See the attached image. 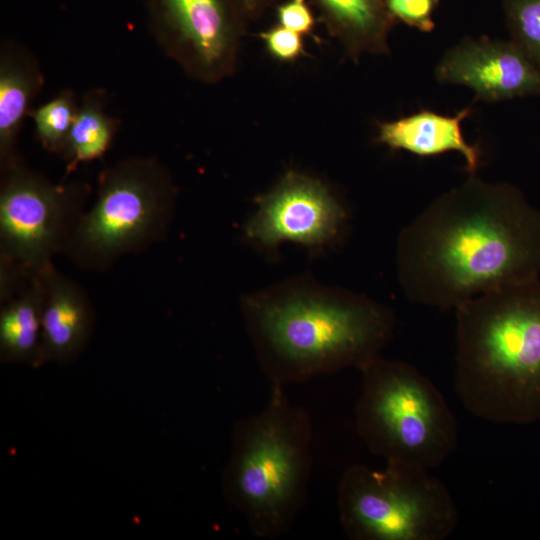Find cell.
<instances>
[{"instance_id": "obj_10", "label": "cell", "mask_w": 540, "mask_h": 540, "mask_svg": "<svg viewBox=\"0 0 540 540\" xmlns=\"http://www.w3.org/2000/svg\"><path fill=\"white\" fill-rule=\"evenodd\" d=\"M435 77L486 102L540 95V69L511 40L465 38L443 55Z\"/></svg>"}, {"instance_id": "obj_5", "label": "cell", "mask_w": 540, "mask_h": 540, "mask_svg": "<svg viewBox=\"0 0 540 540\" xmlns=\"http://www.w3.org/2000/svg\"><path fill=\"white\" fill-rule=\"evenodd\" d=\"M356 431L386 463L440 466L457 448V420L440 391L409 363L376 356L365 364Z\"/></svg>"}, {"instance_id": "obj_18", "label": "cell", "mask_w": 540, "mask_h": 540, "mask_svg": "<svg viewBox=\"0 0 540 540\" xmlns=\"http://www.w3.org/2000/svg\"><path fill=\"white\" fill-rule=\"evenodd\" d=\"M71 91H62L31 113L37 139L43 148L63 153L78 111Z\"/></svg>"}, {"instance_id": "obj_3", "label": "cell", "mask_w": 540, "mask_h": 540, "mask_svg": "<svg viewBox=\"0 0 540 540\" xmlns=\"http://www.w3.org/2000/svg\"><path fill=\"white\" fill-rule=\"evenodd\" d=\"M455 313V389L466 410L497 424L539 421L540 278L484 293Z\"/></svg>"}, {"instance_id": "obj_13", "label": "cell", "mask_w": 540, "mask_h": 540, "mask_svg": "<svg viewBox=\"0 0 540 540\" xmlns=\"http://www.w3.org/2000/svg\"><path fill=\"white\" fill-rule=\"evenodd\" d=\"M44 288L41 275L33 276L20 292L2 304L0 359L2 363L42 366V314Z\"/></svg>"}, {"instance_id": "obj_12", "label": "cell", "mask_w": 540, "mask_h": 540, "mask_svg": "<svg viewBox=\"0 0 540 540\" xmlns=\"http://www.w3.org/2000/svg\"><path fill=\"white\" fill-rule=\"evenodd\" d=\"M469 107L456 115L447 116L429 110H421L395 121L382 123L378 140L394 150H405L428 157L445 152H458L473 174L481 165L480 147L464 138L461 123L469 116Z\"/></svg>"}, {"instance_id": "obj_9", "label": "cell", "mask_w": 540, "mask_h": 540, "mask_svg": "<svg viewBox=\"0 0 540 540\" xmlns=\"http://www.w3.org/2000/svg\"><path fill=\"white\" fill-rule=\"evenodd\" d=\"M257 210L245 224L248 240L270 256L283 242L319 254L339 238L347 219L342 204L318 180L288 173L256 199Z\"/></svg>"}, {"instance_id": "obj_16", "label": "cell", "mask_w": 540, "mask_h": 540, "mask_svg": "<svg viewBox=\"0 0 540 540\" xmlns=\"http://www.w3.org/2000/svg\"><path fill=\"white\" fill-rule=\"evenodd\" d=\"M116 131L114 120L104 111L100 100L86 99L78 108L62 153L67 177L79 164L100 159L109 149Z\"/></svg>"}, {"instance_id": "obj_11", "label": "cell", "mask_w": 540, "mask_h": 540, "mask_svg": "<svg viewBox=\"0 0 540 540\" xmlns=\"http://www.w3.org/2000/svg\"><path fill=\"white\" fill-rule=\"evenodd\" d=\"M44 288L42 360L66 365L88 345L95 316L82 287L51 263L40 274Z\"/></svg>"}, {"instance_id": "obj_19", "label": "cell", "mask_w": 540, "mask_h": 540, "mask_svg": "<svg viewBox=\"0 0 540 540\" xmlns=\"http://www.w3.org/2000/svg\"><path fill=\"white\" fill-rule=\"evenodd\" d=\"M503 10L510 40L540 69V0H504Z\"/></svg>"}, {"instance_id": "obj_14", "label": "cell", "mask_w": 540, "mask_h": 540, "mask_svg": "<svg viewBox=\"0 0 540 540\" xmlns=\"http://www.w3.org/2000/svg\"><path fill=\"white\" fill-rule=\"evenodd\" d=\"M42 84L35 61L2 52L0 61V159L2 169L16 164L15 144L30 105Z\"/></svg>"}, {"instance_id": "obj_20", "label": "cell", "mask_w": 540, "mask_h": 540, "mask_svg": "<svg viewBox=\"0 0 540 540\" xmlns=\"http://www.w3.org/2000/svg\"><path fill=\"white\" fill-rule=\"evenodd\" d=\"M392 17L422 32H431L434 27V12L438 0H384Z\"/></svg>"}, {"instance_id": "obj_2", "label": "cell", "mask_w": 540, "mask_h": 540, "mask_svg": "<svg viewBox=\"0 0 540 540\" xmlns=\"http://www.w3.org/2000/svg\"><path fill=\"white\" fill-rule=\"evenodd\" d=\"M245 330L271 384L361 369L392 337V310L365 294L299 275L242 297Z\"/></svg>"}, {"instance_id": "obj_22", "label": "cell", "mask_w": 540, "mask_h": 540, "mask_svg": "<svg viewBox=\"0 0 540 540\" xmlns=\"http://www.w3.org/2000/svg\"><path fill=\"white\" fill-rule=\"evenodd\" d=\"M278 17L283 27L296 33H307L313 25L312 15L304 0H291L278 10Z\"/></svg>"}, {"instance_id": "obj_8", "label": "cell", "mask_w": 540, "mask_h": 540, "mask_svg": "<svg viewBox=\"0 0 540 540\" xmlns=\"http://www.w3.org/2000/svg\"><path fill=\"white\" fill-rule=\"evenodd\" d=\"M88 189L53 184L19 162L4 170L0 189V255L31 277L64 251Z\"/></svg>"}, {"instance_id": "obj_1", "label": "cell", "mask_w": 540, "mask_h": 540, "mask_svg": "<svg viewBox=\"0 0 540 540\" xmlns=\"http://www.w3.org/2000/svg\"><path fill=\"white\" fill-rule=\"evenodd\" d=\"M398 282L414 303L456 309L540 278V210L508 182L471 174L400 231Z\"/></svg>"}, {"instance_id": "obj_17", "label": "cell", "mask_w": 540, "mask_h": 540, "mask_svg": "<svg viewBox=\"0 0 540 540\" xmlns=\"http://www.w3.org/2000/svg\"><path fill=\"white\" fill-rule=\"evenodd\" d=\"M357 48L382 49L391 14L382 0H319Z\"/></svg>"}, {"instance_id": "obj_7", "label": "cell", "mask_w": 540, "mask_h": 540, "mask_svg": "<svg viewBox=\"0 0 540 540\" xmlns=\"http://www.w3.org/2000/svg\"><path fill=\"white\" fill-rule=\"evenodd\" d=\"M340 523L353 540H443L458 523L445 485L417 465L347 468L337 487Z\"/></svg>"}, {"instance_id": "obj_4", "label": "cell", "mask_w": 540, "mask_h": 540, "mask_svg": "<svg viewBox=\"0 0 540 540\" xmlns=\"http://www.w3.org/2000/svg\"><path fill=\"white\" fill-rule=\"evenodd\" d=\"M312 440L308 412L282 385L272 384L265 407L235 424L222 491L254 536L275 539L291 529L307 498Z\"/></svg>"}, {"instance_id": "obj_6", "label": "cell", "mask_w": 540, "mask_h": 540, "mask_svg": "<svg viewBox=\"0 0 540 540\" xmlns=\"http://www.w3.org/2000/svg\"><path fill=\"white\" fill-rule=\"evenodd\" d=\"M174 206L175 189L156 160L122 161L101 173L96 200L81 213L63 252L82 269L107 270L162 240Z\"/></svg>"}, {"instance_id": "obj_21", "label": "cell", "mask_w": 540, "mask_h": 540, "mask_svg": "<svg viewBox=\"0 0 540 540\" xmlns=\"http://www.w3.org/2000/svg\"><path fill=\"white\" fill-rule=\"evenodd\" d=\"M269 51L282 60H292L302 51L299 34L285 27H278L262 34Z\"/></svg>"}, {"instance_id": "obj_15", "label": "cell", "mask_w": 540, "mask_h": 540, "mask_svg": "<svg viewBox=\"0 0 540 540\" xmlns=\"http://www.w3.org/2000/svg\"><path fill=\"white\" fill-rule=\"evenodd\" d=\"M168 16L183 44L206 68L226 56L230 33L219 0H164Z\"/></svg>"}]
</instances>
